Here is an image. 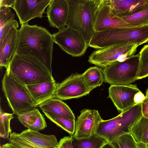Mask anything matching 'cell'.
Here are the masks:
<instances>
[{"mask_svg":"<svg viewBox=\"0 0 148 148\" xmlns=\"http://www.w3.org/2000/svg\"><path fill=\"white\" fill-rule=\"evenodd\" d=\"M54 42L52 34L45 28L22 25L18 29L16 53L34 57L51 67Z\"/></svg>","mask_w":148,"mask_h":148,"instance_id":"cell-1","label":"cell"},{"mask_svg":"<svg viewBox=\"0 0 148 148\" xmlns=\"http://www.w3.org/2000/svg\"><path fill=\"white\" fill-rule=\"evenodd\" d=\"M6 71L25 85L55 81L52 75L51 67L32 56L16 53L9 69Z\"/></svg>","mask_w":148,"mask_h":148,"instance_id":"cell-2","label":"cell"},{"mask_svg":"<svg viewBox=\"0 0 148 148\" xmlns=\"http://www.w3.org/2000/svg\"><path fill=\"white\" fill-rule=\"evenodd\" d=\"M102 0H67L69 11L67 27L78 31L88 45L95 33L97 12Z\"/></svg>","mask_w":148,"mask_h":148,"instance_id":"cell-3","label":"cell"},{"mask_svg":"<svg viewBox=\"0 0 148 148\" xmlns=\"http://www.w3.org/2000/svg\"><path fill=\"white\" fill-rule=\"evenodd\" d=\"M148 42V26L115 28L95 32L88 47L97 49L121 44L139 46Z\"/></svg>","mask_w":148,"mask_h":148,"instance_id":"cell-4","label":"cell"},{"mask_svg":"<svg viewBox=\"0 0 148 148\" xmlns=\"http://www.w3.org/2000/svg\"><path fill=\"white\" fill-rule=\"evenodd\" d=\"M142 116L141 103L136 104L112 119L101 121L95 133L110 143L122 135L131 133L132 127Z\"/></svg>","mask_w":148,"mask_h":148,"instance_id":"cell-5","label":"cell"},{"mask_svg":"<svg viewBox=\"0 0 148 148\" xmlns=\"http://www.w3.org/2000/svg\"><path fill=\"white\" fill-rule=\"evenodd\" d=\"M2 90L13 114L17 115L33 110L38 105L32 97L26 86L6 70L2 80Z\"/></svg>","mask_w":148,"mask_h":148,"instance_id":"cell-6","label":"cell"},{"mask_svg":"<svg viewBox=\"0 0 148 148\" xmlns=\"http://www.w3.org/2000/svg\"><path fill=\"white\" fill-rule=\"evenodd\" d=\"M139 59L138 53L124 61H117L103 68L104 81L111 85H125L134 82L138 80Z\"/></svg>","mask_w":148,"mask_h":148,"instance_id":"cell-7","label":"cell"},{"mask_svg":"<svg viewBox=\"0 0 148 148\" xmlns=\"http://www.w3.org/2000/svg\"><path fill=\"white\" fill-rule=\"evenodd\" d=\"M139 45L134 44H121L109 46L94 51L88 62L97 66L106 68L114 62L134 55Z\"/></svg>","mask_w":148,"mask_h":148,"instance_id":"cell-8","label":"cell"},{"mask_svg":"<svg viewBox=\"0 0 148 148\" xmlns=\"http://www.w3.org/2000/svg\"><path fill=\"white\" fill-rule=\"evenodd\" d=\"M52 35L54 42L62 50L73 57L83 56L88 47L80 33L71 27H65Z\"/></svg>","mask_w":148,"mask_h":148,"instance_id":"cell-9","label":"cell"},{"mask_svg":"<svg viewBox=\"0 0 148 148\" xmlns=\"http://www.w3.org/2000/svg\"><path fill=\"white\" fill-rule=\"evenodd\" d=\"M90 91L83 81L82 74L73 73L58 84L54 98L62 100L78 98L88 94Z\"/></svg>","mask_w":148,"mask_h":148,"instance_id":"cell-10","label":"cell"},{"mask_svg":"<svg viewBox=\"0 0 148 148\" xmlns=\"http://www.w3.org/2000/svg\"><path fill=\"white\" fill-rule=\"evenodd\" d=\"M51 0H15L12 8L21 25L35 18H42Z\"/></svg>","mask_w":148,"mask_h":148,"instance_id":"cell-11","label":"cell"},{"mask_svg":"<svg viewBox=\"0 0 148 148\" xmlns=\"http://www.w3.org/2000/svg\"><path fill=\"white\" fill-rule=\"evenodd\" d=\"M139 26L128 24L117 16L112 12V8L106 0H102L96 14L94 26L95 32Z\"/></svg>","mask_w":148,"mask_h":148,"instance_id":"cell-12","label":"cell"},{"mask_svg":"<svg viewBox=\"0 0 148 148\" xmlns=\"http://www.w3.org/2000/svg\"><path fill=\"white\" fill-rule=\"evenodd\" d=\"M140 91L136 85H111L108 89L109 96L117 110L121 112L136 104L134 97Z\"/></svg>","mask_w":148,"mask_h":148,"instance_id":"cell-13","label":"cell"},{"mask_svg":"<svg viewBox=\"0 0 148 148\" xmlns=\"http://www.w3.org/2000/svg\"><path fill=\"white\" fill-rule=\"evenodd\" d=\"M102 120L97 110L83 109L75 121L74 136L77 138H85L95 133L99 123Z\"/></svg>","mask_w":148,"mask_h":148,"instance_id":"cell-14","label":"cell"},{"mask_svg":"<svg viewBox=\"0 0 148 148\" xmlns=\"http://www.w3.org/2000/svg\"><path fill=\"white\" fill-rule=\"evenodd\" d=\"M68 11L67 0H51L46 12L49 26L59 30L66 27Z\"/></svg>","mask_w":148,"mask_h":148,"instance_id":"cell-15","label":"cell"},{"mask_svg":"<svg viewBox=\"0 0 148 148\" xmlns=\"http://www.w3.org/2000/svg\"><path fill=\"white\" fill-rule=\"evenodd\" d=\"M18 29L12 28L0 44V66L9 69L10 62L16 53Z\"/></svg>","mask_w":148,"mask_h":148,"instance_id":"cell-16","label":"cell"},{"mask_svg":"<svg viewBox=\"0 0 148 148\" xmlns=\"http://www.w3.org/2000/svg\"><path fill=\"white\" fill-rule=\"evenodd\" d=\"M112 12L122 18L132 15L141 10L148 0H106Z\"/></svg>","mask_w":148,"mask_h":148,"instance_id":"cell-17","label":"cell"},{"mask_svg":"<svg viewBox=\"0 0 148 148\" xmlns=\"http://www.w3.org/2000/svg\"><path fill=\"white\" fill-rule=\"evenodd\" d=\"M57 85L55 81H46L25 85L32 97L38 106L49 99L54 98Z\"/></svg>","mask_w":148,"mask_h":148,"instance_id":"cell-18","label":"cell"},{"mask_svg":"<svg viewBox=\"0 0 148 148\" xmlns=\"http://www.w3.org/2000/svg\"><path fill=\"white\" fill-rule=\"evenodd\" d=\"M17 134L40 148H56L59 144L55 135L43 134L38 131L27 129Z\"/></svg>","mask_w":148,"mask_h":148,"instance_id":"cell-19","label":"cell"},{"mask_svg":"<svg viewBox=\"0 0 148 148\" xmlns=\"http://www.w3.org/2000/svg\"><path fill=\"white\" fill-rule=\"evenodd\" d=\"M17 116L20 122L28 129L39 131L47 127L45 118L37 108L23 112Z\"/></svg>","mask_w":148,"mask_h":148,"instance_id":"cell-20","label":"cell"},{"mask_svg":"<svg viewBox=\"0 0 148 148\" xmlns=\"http://www.w3.org/2000/svg\"><path fill=\"white\" fill-rule=\"evenodd\" d=\"M43 111L54 113L69 119L75 120L71 108L62 100L54 98L49 99L38 106Z\"/></svg>","mask_w":148,"mask_h":148,"instance_id":"cell-21","label":"cell"},{"mask_svg":"<svg viewBox=\"0 0 148 148\" xmlns=\"http://www.w3.org/2000/svg\"><path fill=\"white\" fill-rule=\"evenodd\" d=\"M82 77L84 83L91 91L100 86L104 81L103 70L98 66L90 67L82 74Z\"/></svg>","mask_w":148,"mask_h":148,"instance_id":"cell-22","label":"cell"},{"mask_svg":"<svg viewBox=\"0 0 148 148\" xmlns=\"http://www.w3.org/2000/svg\"><path fill=\"white\" fill-rule=\"evenodd\" d=\"M74 148H102L108 142L95 133L87 137L77 138L71 136Z\"/></svg>","mask_w":148,"mask_h":148,"instance_id":"cell-23","label":"cell"},{"mask_svg":"<svg viewBox=\"0 0 148 148\" xmlns=\"http://www.w3.org/2000/svg\"><path fill=\"white\" fill-rule=\"evenodd\" d=\"M131 133L137 142L148 144V119L143 116L134 125Z\"/></svg>","mask_w":148,"mask_h":148,"instance_id":"cell-24","label":"cell"},{"mask_svg":"<svg viewBox=\"0 0 148 148\" xmlns=\"http://www.w3.org/2000/svg\"><path fill=\"white\" fill-rule=\"evenodd\" d=\"M42 112L50 121L66 131L71 136L74 135L75 120L69 119L51 112L45 111Z\"/></svg>","mask_w":148,"mask_h":148,"instance_id":"cell-25","label":"cell"},{"mask_svg":"<svg viewBox=\"0 0 148 148\" xmlns=\"http://www.w3.org/2000/svg\"><path fill=\"white\" fill-rule=\"evenodd\" d=\"M121 18L129 24L139 26H148V3L139 11Z\"/></svg>","mask_w":148,"mask_h":148,"instance_id":"cell-26","label":"cell"},{"mask_svg":"<svg viewBox=\"0 0 148 148\" xmlns=\"http://www.w3.org/2000/svg\"><path fill=\"white\" fill-rule=\"evenodd\" d=\"M13 114L4 112L0 107V137L6 139H9L11 134L10 121L14 116Z\"/></svg>","mask_w":148,"mask_h":148,"instance_id":"cell-27","label":"cell"},{"mask_svg":"<svg viewBox=\"0 0 148 148\" xmlns=\"http://www.w3.org/2000/svg\"><path fill=\"white\" fill-rule=\"evenodd\" d=\"M110 143L114 148H139L137 142L131 133L122 135Z\"/></svg>","mask_w":148,"mask_h":148,"instance_id":"cell-28","label":"cell"},{"mask_svg":"<svg viewBox=\"0 0 148 148\" xmlns=\"http://www.w3.org/2000/svg\"><path fill=\"white\" fill-rule=\"evenodd\" d=\"M139 53L140 59L138 80L148 76V44L145 45Z\"/></svg>","mask_w":148,"mask_h":148,"instance_id":"cell-29","label":"cell"},{"mask_svg":"<svg viewBox=\"0 0 148 148\" xmlns=\"http://www.w3.org/2000/svg\"><path fill=\"white\" fill-rule=\"evenodd\" d=\"M9 142L21 148H40L18 136L15 132L12 133Z\"/></svg>","mask_w":148,"mask_h":148,"instance_id":"cell-30","label":"cell"},{"mask_svg":"<svg viewBox=\"0 0 148 148\" xmlns=\"http://www.w3.org/2000/svg\"><path fill=\"white\" fill-rule=\"evenodd\" d=\"M15 15L10 8H0V28L6 23L14 19Z\"/></svg>","mask_w":148,"mask_h":148,"instance_id":"cell-31","label":"cell"},{"mask_svg":"<svg viewBox=\"0 0 148 148\" xmlns=\"http://www.w3.org/2000/svg\"><path fill=\"white\" fill-rule=\"evenodd\" d=\"M18 27V21L16 20L5 23L0 28V44L4 40L10 30L12 28H17Z\"/></svg>","mask_w":148,"mask_h":148,"instance_id":"cell-32","label":"cell"},{"mask_svg":"<svg viewBox=\"0 0 148 148\" xmlns=\"http://www.w3.org/2000/svg\"><path fill=\"white\" fill-rule=\"evenodd\" d=\"M56 148H74L71 136H65L61 138Z\"/></svg>","mask_w":148,"mask_h":148,"instance_id":"cell-33","label":"cell"},{"mask_svg":"<svg viewBox=\"0 0 148 148\" xmlns=\"http://www.w3.org/2000/svg\"><path fill=\"white\" fill-rule=\"evenodd\" d=\"M142 112L144 117L148 119V98L145 97L141 103Z\"/></svg>","mask_w":148,"mask_h":148,"instance_id":"cell-34","label":"cell"},{"mask_svg":"<svg viewBox=\"0 0 148 148\" xmlns=\"http://www.w3.org/2000/svg\"><path fill=\"white\" fill-rule=\"evenodd\" d=\"M15 0H0V8L3 7L12 8Z\"/></svg>","mask_w":148,"mask_h":148,"instance_id":"cell-35","label":"cell"},{"mask_svg":"<svg viewBox=\"0 0 148 148\" xmlns=\"http://www.w3.org/2000/svg\"><path fill=\"white\" fill-rule=\"evenodd\" d=\"M145 96L143 93L140 91L136 94L134 97V100L136 104H138L142 103L145 99Z\"/></svg>","mask_w":148,"mask_h":148,"instance_id":"cell-36","label":"cell"},{"mask_svg":"<svg viewBox=\"0 0 148 148\" xmlns=\"http://www.w3.org/2000/svg\"><path fill=\"white\" fill-rule=\"evenodd\" d=\"M4 148H21L11 143H7L3 145Z\"/></svg>","mask_w":148,"mask_h":148,"instance_id":"cell-37","label":"cell"},{"mask_svg":"<svg viewBox=\"0 0 148 148\" xmlns=\"http://www.w3.org/2000/svg\"><path fill=\"white\" fill-rule=\"evenodd\" d=\"M139 148H147L146 144L140 142H137Z\"/></svg>","mask_w":148,"mask_h":148,"instance_id":"cell-38","label":"cell"},{"mask_svg":"<svg viewBox=\"0 0 148 148\" xmlns=\"http://www.w3.org/2000/svg\"><path fill=\"white\" fill-rule=\"evenodd\" d=\"M102 148H114L110 143H108L104 145Z\"/></svg>","mask_w":148,"mask_h":148,"instance_id":"cell-39","label":"cell"},{"mask_svg":"<svg viewBox=\"0 0 148 148\" xmlns=\"http://www.w3.org/2000/svg\"><path fill=\"white\" fill-rule=\"evenodd\" d=\"M145 97L148 98V88L146 90Z\"/></svg>","mask_w":148,"mask_h":148,"instance_id":"cell-40","label":"cell"},{"mask_svg":"<svg viewBox=\"0 0 148 148\" xmlns=\"http://www.w3.org/2000/svg\"><path fill=\"white\" fill-rule=\"evenodd\" d=\"M0 148H4L2 146H0Z\"/></svg>","mask_w":148,"mask_h":148,"instance_id":"cell-41","label":"cell"},{"mask_svg":"<svg viewBox=\"0 0 148 148\" xmlns=\"http://www.w3.org/2000/svg\"><path fill=\"white\" fill-rule=\"evenodd\" d=\"M146 146L147 148H148V144H146Z\"/></svg>","mask_w":148,"mask_h":148,"instance_id":"cell-42","label":"cell"}]
</instances>
